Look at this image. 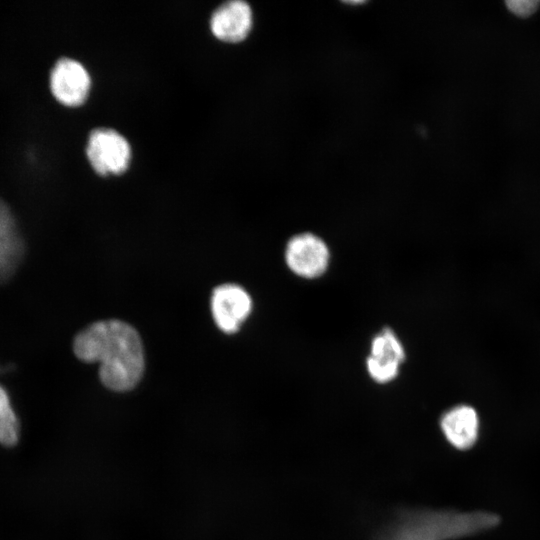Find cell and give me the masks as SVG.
<instances>
[{
    "instance_id": "cell-1",
    "label": "cell",
    "mask_w": 540,
    "mask_h": 540,
    "mask_svg": "<svg viewBox=\"0 0 540 540\" xmlns=\"http://www.w3.org/2000/svg\"><path fill=\"white\" fill-rule=\"evenodd\" d=\"M73 350L80 360L100 364V379L111 390H130L142 377L144 353L140 336L123 321L91 324L77 334Z\"/></svg>"
},
{
    "instance_id": "cell-2",
    "label": "cell",
    "mask_w": 540,
    "mask_h": 540,
    "mask_svg": "<svg viewBox=\"0 0 540 540\" xmlns=\"http://www.w3.org/2000/svg\"><path fill=\"white\" fill-rule=\"evenodd\" d=\"M500 523L489 511L411 510L402 512L377 540H455L484 533Z\"/></svg>"
},
{
    "instance_id": "cell-3",
    "label": "cell",
    "mask_w": 540,
    "mask_h": 540,
    "mask_svg": "<svg viewBox=\"0 0 540 540\" xmlns=\"http://www.w3.org/2000/svg\"><path fill=\"white\" fill-rule=\"evenodd\" d=\"M86 155L99 175H119L131 161V146L127 139L111 128H96L88 136Z\"/></svg>"
},
{
    "instance_id": "cell-4",
    "label": "cell",
    "mask_w": 540,
    "mask_h": 540,
    "mask_svg": "<svg viewBox=\"0 0 540 540\" xmlns=\"http://www.w3.org/2000/svg\"><path fill=\"white\" fill-rule=\"evenodd\" d=\"M284 259L293 274L310 280L324 275L330 264L331 253L321 237L311 232H303L288 240Z\"/></svg>"
},
{
    "instance_id": "cell-5",
    "label": "cell",
    "mask_w": 540,
    "mask_h": 540,
    "mask_svg": "<svg viewBox=\"0 0 540 540\" xmlns=\"http://www.w3.org/2000/svg\"><path fill=\"white\" fill-rule=\"evenodd\" d=\"M405 359L403 343L391 328L385 327L372 338L366 370L373 381L387 384L399 375Z\"/></svg>"
},
{
    "instance_id": "cell-6",
    "label": "cell",
    "mask_w": 540,
    "mask_h": 540,
    "mask_svg": "<svg viewBox=\"0 0 540 540\" xmlns=\"http://www.w3.org/2000/svg\"><path fill=\"white\" fill-rule=\"evenodd\" d=\"M50 88L54 97L66 106H79L87 99L91 89V77L77 60L59 59L50 73Z\"/></svg>"
},
{
    "instance_id": "cell-7",
    "label": "cell",
    "mask_w": 540,
    "mask_h": 540,
    "mask_svg": "<svg viewBox=\"0 0 540 540\" xmlns=\"http://www.w3.org/2000/svg\"><path fill=\"white\" fill-rule=\"evenodd\" d=\"M249 293L239 285L223 284L216 287L211 297L213 318L223 332L232 334L239 330L252 311Z\"/></svg>"
},
{
    "instance_id": "cell-8",
    "label": "cell",
    "mask_w": 540,
    "mask_h": 540,
    "mask_svg": "<svg viewBox=\"0 0 540 540\" xmlns=\"http://www.w3.org/2000/svg\"><path fill=\"white\" fill-rule=\"evenodd\" d=\"M253 26L250 5L242 0H232L220 5L212 14L210 29L219 40L237 43L246 39Z\"/></svg>"
},
{
    "instance_id": "cell-9",
    "label": "cell",
    "mask_w": 540,
    "mask_h": 540,
    "mask_svg": "<svg viewBox=\"0 0 540 540\" xmlns=\"http://www.w3.org/2000/svg\"><path fill=\"white\" fill-rule=\"evenodd\" d=\"M440 427L446 440L453 447L460 450L469 449L478 438V414L471 406H454L442 415Z\"/></svg>"
},
{
    "instance_id": "cell-10",
    "label": "cell",
    "mask_w": 540,
    "mask_h": 540,
    "mask_svg": "<svg viewBox=\"0 0 540 540\" xmlns=\"http://www.w3.org/2000/svg\"><path fill=\"white\" fill-rule=\"evenodd\" d=\"M26 252L16 221L0 224V284L15 274Z\"/></svg>"
},
{
    "instance_id": "cell-11",
    "label": "cell",
    "mask_w": 540,
    "mask_h": 540,
    "mask_svg": "<svg viewBox=\"0 0 540 540\" xmlns=\"http://www.w3.org/2000/svg\"><path fill=\"white\" fill-rule=\"evenodd\" d=\"M19 421L11 406L10 398L0 385V444L13 446L19 439Z\"/></svg>"
},
{
    "instance_id": "cell-12",
    "label": "cell",
    "mask_w": 540,
    "mask_h": 540,
    "mask_svg": "<svg viewBox=\"0 0 540 540\" xmlns=\"http://www.w3.org/2000/svg\"><path fill=\"white\" fill-rule=\"evenodd\" d=\"M507 8L515 15L527 17L533 14L540 2L537 0H509L506 1Z\"/></svg>"
},
{
    "instance_id": "cell-13",
    "label": "cell",
    "mask_w": 540,
    "mask_h": 540,
    "mask_svg": "<svg viewBox=\"0 0 540 540\" xmlns=\"http://www.w3.org/2000/svg\"><path fill=\"white\" fill-rule=\"evenodd\" d=\"M15 221L13 213L7 203L0 198V224Z\"/></svg>"
},
{
    "instance_id": "cell-14",
    "label": "cell",
    "mask_w": 540,
    "mask_h": 540,
    "mask_svg": "<svg viewBox=\"0 0 540 540\" xmlns=\"http://www.w3.org/2000/svg\"><path fill=\"white\" fill-rule=\"evenodd\" d=\"M11 367L12 366H9V367L0 366V373H4V372H6L8 370H11Z\"/></svg>"
}]
</instances>
